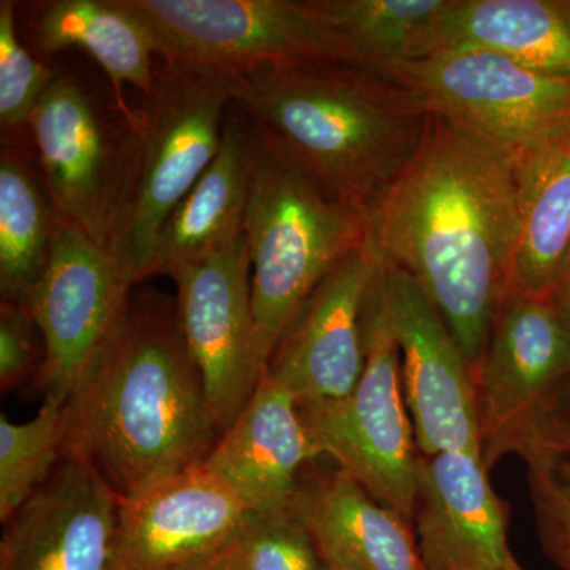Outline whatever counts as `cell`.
I'll use <instances>...</instances> for the list:
<instances>
[{
    "label": "cell",
    "instance_id": "1",
    "mask_svg": "<svg viewBox=\"0 0 570 570\" xmlns=\"http://www.w3.org/2000/svg\"><path fill=\"white\" fill-rule=\"evenodd\" d=\"M366 219L370 249L419 284L475 373L513 288L521 234L515 165L431 115L414 159Z\"/></svg>",
    "mask_w": 570,
    "mask_h": 570
},
{
    "label": "cell",
    "instance_id": "9",
    "mask_svg": "<svg viewBox=\"0 0 570 570\" xmlns=\"http://www.w3.org/2000/svg\"><path fill=\"white\" fill-rule=\"evenodd\" d=\"M487 469L520 455L570 381V332L549 296L512 288L474 373Z\"/></svg>",
    "mask_w": 570,
    "mask_h": 570
},
{
    "label": "cell",
    "instance_id": "31",
    "mask_svg": "<svg viewBox=\"0 0 570 570\" xmlns=\"http://www.w3.org/2000/svg\"><path fill=\"white\" fill-rule=\"evenodd\" d=\"M538 434H557V436L570 438V381L561 390L560 396L554 401L549 417L540 426Z\"/></svg>",
    "mask_w": 570,
    "mask_h": 570
},
{
    "label": "cell",
    "instance_id": "29",
    "mask_svg": "<svg viewBox=\"0 0 570 570\" xmlns=\"http://www.w3.org/2000/svg\"><path fill=\"white\" fill-rule=\"evenodd\" d=\"M227 554L238 570H322L316 543L291 509L249 512Z\"/></svg>",
    "mask_w": 570,
    "mask_h": 570
},
{
    "label": "cell",
    "instance_id": "36",
    "mask_svg": "<svg viewBox=\"0 0 570 570\" xmlns=\"http://www.w3.org/2000/svg\"><path fill=\"white\" fill-rule=\"evenodd\" d=\"M508 570H524L523 568H521V566L519 564V562H513L512 566H510V568Z\"/></svg>",
    "mask_w": 570,
    "mask_h": 570
},
{
    "label": "cell",
    "instance_id": "11",
    "mask_svg": "<svg viewBox=\"0 0 570 570\" xmlns=\"http://www.w3.org/2000/svg\"><path fill=\"white\" fill-rule=\"evenodd\" d=\"M167 276L176 284L184 340L220 438L266 371L255 328L246 236L202 261L175 266Z\"/></svg>",
    "mask_w": 570,
    "mask_h": 570
},
{
    "label": "cell",
    "instance_id": "28",
    "mask_svg": "<svg viewBox=\"0 0 570 570\" xmlns=\"http://www.w3.org/2000/svg\"><path fill=\"white\" fill-rule=\"evenodd\" d=\"M17 10L13 0L0 2V127L2 145L28 146L33 110L58 71L24 47L18 33Z\"/></svg>",
    "mask_w": 570,
    "mask_h": 570
},
{
    "label": "cell",
    "instance_id": "6",
    "mask_svg": "<svg viewBox=\"0 0 570 570\" xmlns=\"http://www.w3.org/2000/svg\"><path fill=\"white\" fill-rule=\"evenodd\" d=\"M430 115L489 142L517 174L570 134V81L485 50L441 51L379 71Z\"/></svg>",
    "mask_w": 570,
    "mask_h": 570
},
{
    "label": "cell",
    "instance_id": "18",
    "mask_svg": "<svg viewBox=\"0 0 570 570\" xmlns=\"http://www.w3.org/2000/svg\"><path fill=\"white\" fill-rule=\"evenodd\" d=\"M318 459L294 393L265 373L204 464L249 512L268 513L288 509L303 469Z\"/></svg>",
    "mask_w": 570,
    "mask_h": 570
},
{
    "label": "cell",
    "instance_id": "30",
    "mask_svg": "<svg viewBox=\"0 0 570 570\" xmlns=\"http://www.w3.org/2000/svg\"><path fill=\"white\" fill-rule=\"evenodd\" d=\"M45 341L39 325L24 303L0 302V387H21L40 377L45 365Z\"/></svg>",
    "mask_w": 570,
    "mask_h": 570
},
{
    "label": "cell",
    "instance_id": "34",
    "mask_svg": "<svg viewBox=\"0 0 570 570\" xmlns=\"http://www.w3.org/2000/svg\"><path fill=\"white\" fill-rule=\"evenodd\" d=\"M318 557H321L322 570H356L351 564H347L346 561L340 560V558L321 553H318Z\"/></svg>",
    "mask_w": 570,
    "mask_h": 570
},
{
    "label": "cell",
    "instance_id": "12",
    "mask_svg": "<svg viewBox=\"0 0 570 570\" xmlns=\"http://www.w3.org/2000/svg\"><path fill=\"white\" fill-rule=\"evenodd\" d=\"M132 294L134 285L108 250L62 225L50 261L24 299L45 341L39 377L45 400L63 406L121 325Z\"/></svg>",
    "mask_w": 570,
    "mask_h": 570
},
{
    "label": "cell",
    "instance_id": "8",
    "mask_svg": "<svg viewBox=\"0 0 570 570\" xmlns=\"http://www.w3.org/2000/svg\"><path fill=\"white\" fill-rule=\"evenodd\" d=\"M365 330L366 365L355 389L332 403L298 404L299 414L322 459L412 521L420 452L381 265L367 296Z\"/></svg>",
    "mask_w": 570,
    "mask_h": 570
},
{
    "label": "cell",
    "instance_id": "32",
    "mask_svg": "<svg viewBox=\"0 0 570 570\" xmlns=\"http://www.w3.org/2000/svg\"><path fill=\"white\" fill-rule=\"evenodd\" d=\"M549 299L570 332V283L558 285L549 295Z\"/></svg>",
    "mask_w": 570,
    "mask_h": 570
},
{
    "label": "cell",
    "instance_id": "13",
    "mask_svg": "<svg viewBox=\"0 0 570 570\" xmlns=\"http://www.w3.org/2000/svg\"><path fill=\"white\" fill-rule=\"evenodd\" d=\"M377 257V255H376ZM401 379L422 455L482 456L474 371L441 314L404 269L381 261Z\"/></svg>",
    "mask_w": 570,
    "mask_h": 570
},
{
    "label": "cell",
    "instance_id": "27",
    "mask_svg": "<svg viewBox=\"0 0 570 570\" xmlns=\"http://www.w3.org/2000/svg\"><path fill=\"white\" fill-rule=\"evenodd\" d=\"M540 546L561 570H570V438L538 434L520 453Z\"/></svg>",
    "mask_w": 570,
    "mask_h": 570
},
{
    "label": "cell",
    "instance_id": "24",
    "mask_svg": "<svg viewBox=\"0 0 570 570\" xmlns=\"http://www.w3.org/2000/svg\"><path fill=\"white\" fill-rule=\"evenodd\" d=\"M517 175L521 234L513 288L549 296L570 253V134Z\"/></svg>",
    "mask_w": 570,
    "mask_h": 570
},
{
    "label": "cell",
    "instance_id": "21",
    "mask_svg": "<svg viewBox=\"0 0 570 570\" xmlns=\"http://www.w3.org/2000/svg\"><path fill=\"white\" fill-rule=\"evenodd\" d=\"M250 181V129L232 105L212 165L176 206L157 238L154 275L202 261L245 236Z\"/></svg>",
    "mask_w": 570,
    "mask_h": 570
},
{
    "label": "cell",
    "instance_id": "16",
    "mask_svg": "<svg viewBox=\"0 0 570 570\" xmlns=\"http://www.w3.org/2000/svg\"><path fill=\"white\" fill-rule=\"evenodd\" d=\"M119 504L96 468L62 459L3 523L0 570H110Z\"/></svg>",
    "mask_w": 570,
    "mask_h": 570
},
{
    "label": "cell",
    "instance_id": "14",
    "mask_svg": "<svg viewBox=\"0 0 570 570\" xmlns=\"http://www.w3.org/2000/svg\"><path fill=\"white\" fill-rule=\"evenodd\" d=\"M379 258L354 250L307 296L281 336L265 373L294 393L299 406L346 397L366 365V303Z\"/></svg>",
    "mask_w": 570,
    "mask_h": 570
},
{
    "label": "cell",
    "instance_id": "17",
    "mask_svg": "<svg viewBox=\"0 0 570 570\" xmlns=\"http://www.w3.org/2000/svg\"><path fill=\"white\" fill-rule=\"evenodd\" d=\"M482 456H419L412 524L426 570H508V509Z\"/></svg>",
    "mask_w": 570,
    "mask_h": 570
},
{
    "label": "cell",
    "instance_id": "20",
    "mask_svg": "<svg viewBox=\"0 0 570 570\" xmlns=\"http://www.w3.org/2000/svg\"><path fill=\"white\" fill-rule=\"evenodd\" d=\"M485 50L570 81V0H450L415 59Z\"/></svg>",
    "mask_w": 570,
    "mask_h": 570
},
{
    "label": "cell",
    "instance_id": "15",
    "mask_svg": "<svg viewBox=\"0 0 570 570\" xmlns=\"http://www.w3.org/2000/svg\"><path fill=\"white\" fill-rule=\"evenodd\" d=\"M249 510L204 463L121 498L110 570H186L232 546Z\"/></svg>",
    "mask_w": 570,
    "mask_h": 570
},
{
    "label": "cell",
    "instance_id": "10",
    "mask_svg": "<svg viewBox=\"0 0 570 570\" xmlns=\"http://www.w3.org/2000/svg\"><path fill=\"white\" fill-rule=\"evenodd\" d=\"M130 119L77 77L58 73L29 122L59 219L107 250Z\"/></svg>",
    "mask_w": 570,
    "mask_h": 570
},
{
    "label": "cell",
    "instance_id": "7",
    "mask_svg": "<svg viewBox=\"0 0 570 570\" xmlns=\"http://www.w3.org/2000/svg\"><path fill=\"white\" fill-rule=\"evenodd\" d=\"M164 62L235 77L309 62L355 63L351 43L313 0H122Z\"/></svg>",
    "mask_w": 570,
    "mask_h": 570
},
{
    "label": "cell",
    "instance_id": "5",
    "mask_svg": "<svg viewBox=\"0 0 570 570\" xmlns=\"http://www.w3.org/2000/svg\"><path fill=\"white\" fill-rule=\"evenodd\" d=\"M250 129V126H249ZM245 236L262 358L333 266L367 243L366 214L333 197L250 129Z\"/></svg>",
    "mask_w": 570,
    "mask_h": 570
},
{
    "label": "cell",
    "instance_id": "22",
    "mask_svg": "<svg viewBox=\"0 0 570 570\" xmlns=\"http://www.w3.org/2000/svg\"><path fill=\"white\" fill-rule=\"evenodd\" d=\"M28 6L33 48L47 56L69 48L88 52L110 78L116 104L132 119L122 86H134L146 97L156 78V47L140 18L122 0H45Z\"/></svg>",
    "mask_w": 570,
    "mask_h": 570
},
{
    "label": "cell",
    "instance_id": "3",
    "mask_svg": "<svg viewBox=\"0 0 570 570\" xmlns=\"http://www.w3.org/2000/svg\"><path fill=\"white\" fill-rule=\"evenodd\" d=\"M234 107L269 148L365 214L414 159L431 124L400 82L346 62L236 77Z\"/></svg>",
    "mask_w": 570,
    "mask_h": 570
},
{
    "label": "cell",
    "instance_id": "25",
    "mask_svg": "<svg viewBox=\"0 0 570 570\" xmlns=\"http://www.w3.org/2000/svg\"><path fill=\"white\" fill-rule=\"evenodd\" d=\"M450 0H313L346 37L356 66L382 71L412 61L420 41Z\"/></svg>",
    "mask_w": 570,
    "mask_h": 570
},
{
    "label": "cell",
    "instance_id": "2",
    "mask_svg": "<svg viewBox=\"0 0 570 570\" xmlns=\"http://www.w3.org/2000/svg\"><path fill=\"white\" fill-rule=\"evenodd\" d=\"M62 459L86 461L119 498L204 463L219 439L176 296L132 294L129 309L62 406Z\"/></svg>",
    "mask_w": 570,
    "mask_h": 570
},
{
    "label": "cell",
    "instance_id": "23",
    "mask_svg": "<svg viewBox=\"0 0 570 570\" xmlns=\"http://www.w3.org/2000/svg\"><path fill=\"white\" fill-rule=\"evenodd\" d=\"M36 154L2 145L0 153V294L24 303L50 261L62 227Z\"/></svg>",
    "mask_w": 570,
    "mask_h": 570
},
{
    "label": "cell",
    "instance_id": "35",
    "mask_svg": "<svg viewBox=\"0 0 570 570\" xmlns=\"http://www.w3.org/2000/svg\"><path fill=\"white\" fill-rule=\"evenodd\" d=\"M570 283V253L568 255V261H566L564 269H562V276L560 284ZM558 284V285H560Z\"/></svg>",
    "mask_w": 570,
    "mask_h": 570
},
{
    "label": "cell",
    "instance_id": "4",
    "mask_svg": "<svg viewBox=\"0 0 570 570\" xmlns=\"http://www.w3.org/2000/svg\"><path fill=\"white\" fill-rule=\"evenodd\" d=\"M235 81L227 71L164 62L134 108L107 243L130 284L154 275L164 224L219 153Z\"/></svg>",
    "mask_w": 570,
    "mask_h": 570
},
{
    "label": "cell",
    "instance_id": "19",
    "mask_svg": "<svg viewBox=\"0 0 570 570\" xmlns=\"http://www.w3.org/2000/svg\"><path fill=\"white\" fill-rule=\"evenodd\" d=\"M322 459L303 469L291 512L321 554L356 570H426L411 520L382 504L348 472Z\"/></svg>",
    "mask_w": 570,
    "mask_h": 570
},
{
    "label": "cell",
    "instance_id": "33",
    "mask_svg": "<svg viewBox=\"0 0 570 570\" xmlns=\"http://www.w3.org/2000/svg\"><path fill=\"white\" fill-rule=\"evenodd\" d=\"M186 570H238L235 568L234 562L228 558L227 550L224 553L217 554L212 560L195 564L193 568Z\"/></svg>",
    "mask_w": 570,
    "mask_h": 570
},
{
    "label": "cell",
    "instance_id": "26",
    "mask_svg": "<svg viewBox=\"0 0 570 570\" xmlns=\"http://www.w3.org/2000/svg\"><path fill=\"white\" fill-rule=\"evenodd\" d=\"M62 404L45 400L36 417L0 415V520L6 523L50 479L62 460Z\"/></svg>",
    "mask_w": 570,
    "mask_h": 570
}]
</instances>
